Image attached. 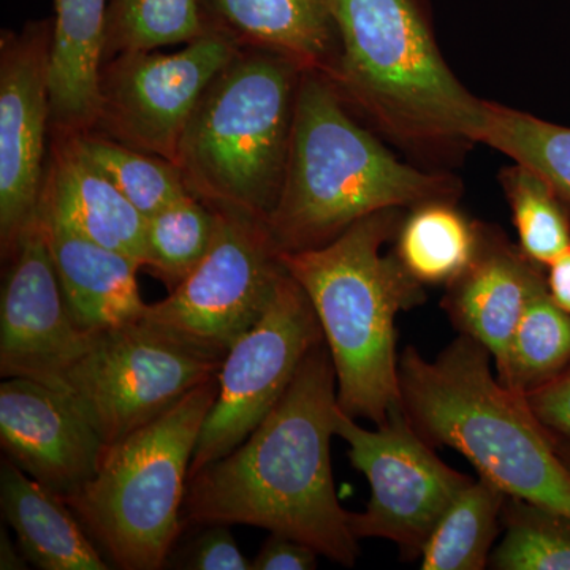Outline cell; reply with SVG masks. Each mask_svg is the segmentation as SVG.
Segmentation results:
<instances>
[{"label": "cell", "instance_id": "6da1fadb", "mask_svg": "<svg viewBox=\"0 0 570 570\" xmlns=\"http://www.w3.org/2000/svg\"><path fill=\"white\" fill-rule=\"evenodd\" d=\"M336 371L325 343L306 356L268 417L187 480L183 527L247 524L287 535L352 568L360 554L333 480Z\"/></svg>", "mask_w": 570, "mask_h": 570}, {"label": "cell", "instance_id": "7a4b0ae2", "mask_svg": "<svg viewBox=\"0 0 570 570\" xmlns=\"http://www.w3.org/2000/svg\"><path fill=\"white\" fill-rule=\"evenodd\" d=\"M341 58L337 92L377 132L428 160L478 138L485 100L450 70L428 0H330Z\"/></svg>", "mask_w": 570, "mask_h": 570}, {"label": "cell", "instance_id": "3957f363", "mask_svg": "<svg viewBox=\"0 0 570 570\" xmlns=\"http://www.w3.org/2000/svg\"><path fill=\"white\" fill-rule=\"evenodd\" d=\"M460 179L397 159L352 116L335 85L303 71L279 200L266 219L281 253L317 249L371 214L459 200Z\"/></svg>", "mask_w": 570, "mask_h": 570}, {"label": "cell", "instance_id": "277c9868", "mask_svg": "<svg viewBox=\"0 0 570 570\" xmlns=\"http://www.w3.org/2000/svg\"><path fill=\"white\" fill-rule=\"evenodd\" d=\"M407 209L371 214L317 249L283 253L288 275L316 309L336 371L337 406L382 425L401 407L396 316L423 305L425 285L409 275L395 250Z\"/></svg>", "mask_w": 570, "mask_h": 570}, {"label": "cell", "instance_id": "5b68a950", "mask_svg": "<svg viewBox=\"0 0 570 570\" xmlns=\"http://www.w3.org/2000/svg\"><path fill=\"white\" fill-rule=\"evenodd\" d=\"M491 355L461 335L434 360L400 355L401 407L433 448L460 452L479 478L570 519V472L527 400L499 382Z\"/></svg>", "mask_w": 570, "mask_h": 570}, {"label": "cell", "instance_id": "8992f818", "mask_svg": "<svg viewBox=\"0 0 570 570\" xmlns=\"http://www.w3.org/2000/svg\"><path fill=\"white\" fill-rule=\"evenodd\" d=\"M303 70L273 51L239 50L187 122L176 165L206 205L268 219L287 171Z\"/></svg>", "mask_w": 570, "mask_h": 570}, {"label": "cell", "instance_id": "52a82bcc", "mask_svg": "<svg viewBox=\"0 0 570 570\" xmlns=\"http://www.w3.org/2000/svg\"><path fill=\"white\" fill-rule=\"evenodd\" d=\"M217 392L216 376L159 419L107 448L94 478L66 499L116 568H165L184 532L190 463Z\"/></svg>", "mask_w": 570, "mask_h": 570}, {"label": "cell", "instance_id": "ba28073f", "mask_svg": "<svg viewBox=\"0 0 570 570\" xmlns=\"http://www.w3.org/2000/svg\"><path fill=\"white\" fill-rule=\"evenodd\" d=\"M223 360L187 346L145 318L91 333L66 393L110 448L216 377Z\"/></svg>", "mask_w": 570, "mask_h": 570}, {"label": "cell", "instance_id": "9c48e42d", "mask_svg": "<svg viewBox=\"0 0 570 570\" xmlns=\"http://www.w3.org/2000/svg\"><path fill=\"white\" fill-rule=\"evenodd\" d=\"M214 209L212 249L178 287L148 305L142 318L187 346L224 360L264 316L287 269L264 219Z\"/></svg>", "mask_w": 570, "mask_h": 570}, {"label": "cell", "instance_id": "30bf717a", "mask_svg": "<svg viewBox=\"0 0 570 570\" xmlns=\"http://www.w3.org/2000/svg\"><path fill=\"white\" fill-rule=\"evenodd\" d=\"M335 436L346 442L352 466L371 487L366 509L348 515L355 538L392 540L407 560L420 558L442 513L474 479L439 459L403 407L376 431L360 426L340 407Z\"/></svg>", "mask_w": 570, "mask_h": 570}, {"label": "cell", "instance_id": "8fae6325", "mask_svg": "<svg viewBox=\"0 0 570 570\" xmlns=\"http://www.w3.org/2000/svg\"><path fill=\"white\" fill-rule=\"evenodd\" d=\"M322 343L316 309L287 272L264 316L224 356L219 392L195 445L189 478L238 448L268 417Z\"/></svg>", "mask_w": 570, "mask_h": 570}, {"label": "cell", "instance_id": "7c38bea8", "mask_svg": "<svg viewBox=\"0 0 570 570\" xmlns=\"http://www.w3.org/2000/svg\"><path fill=\"white\" fill-rule=\"evenodd\" d=\"M239 50L219 33L206 32L174 55L137 51L108 59L92 132L176 164L198 100Z\"/></svg>", "mask_w": 570, "mask_h": 570}, {"label": "cell", "instance_id": "4fadbf2b", "mask_svg": "<svg viewBox=\"0 0 570 570\" xmlns=\"http://www.w3.org/2000/svg\"><path fill=\"white\" fill-rule=\"evenodd\" d=\"M52 20L0 40V250L2 261L39 209L50 134Z\"/></svg>", "mask_w": 570, "mask_h": 570}, {"label": "cell", "instance_id": "5bb4252c", "mask_svg": "<svg viewBox=\"0 0 570 570\" xmlns=\"http://www.w3.org/2000/svg\"><path fill=\"white\" fill-rule=\"evenodd\" d=\"M3 264L0 374L66 392L67 374L88 351L91 333L70 316L39 212Z\"/></svg>", "mask_w": 570, "mask_h": 570}, {"label": "cell", "instance_id": "9a60e30c", "mask_svg": "<svg viewBox=\"0 0 570 570\" xmlns=\"http://www.w3.org/2000/svg\"><path fill=\"white\" fill-rule=\"evenodd\" d=\"M0 444L11 463L62 499L94 478L107 450L69 393L22 377L0 384Z\"/></svg>", "mask_w": 570, "mask_h": 570}, {"label": "cell", "instance_id": "2e32d148", "mask_svg": "<svg viewBox=\"0 0 570 570\" xmlns=\"http://www.w3.org/2000/svg\"><path fill=\"white\" fill-rule=\"evenodd\" d=\"M546 284V268L531 262L497 225L480 223L474 257L445 285L442 309L460 335L502 365L532 295Z\"/></svg>", "mask_w": 570, "mask_h": 570}, {"label": "cell", "instance_id": "e0dca14e", "mask_svg": "<svg viewBox=\"0 0 570 570\" xmlns=\"http://www.w3.org/2000/svg\"><path fill=\"white\" fill-rule=\"evenodd\" d=\"M52 225L145 261L146 219L88 159L75 135L51 137L39 209Z\"/></svg>", "mask_w": 570, "mask_h": 570}, {"label": "cell", "instance_id": "ac0fdd59", "mask_svg": "<svg viewBox=\"0 0 570 570\" xmlns=\"http://www.w3.org/2000/svg\"><path fill=\"white\" fill-rule=\"evenodd\" d=\"M205 31L277 52L335 82L341 41L330 0H198Z\"/></svg>", "mask_w": 570, "mask_h": 570}, {"label": "cell", "instance_id": "d6986e66", "mask_svg": "<svg viewBox=\"0 0 570 570\" xmlns=\"http://www.w3.org/2000/svg\"><path fill=\"white\" fill-rule=\"evenodd\" d=\"M51 137L92 132L100 107L108 0H55Z\"/></svg>", "mask_w": 570, "mask_h": 570}, {"label": "cell", "instance_id": "ffe728a7", "mask_svg": "<svg viewBox=\"0 0 570 570\" xmlns=\"http://www.w3.org/2000/svg\"><path fill=\"white\" fill-rule=\"evenodd\" d=\"M45 224L67 307L81 332H102L145 316L148 305L142 302L137 281L140 262L47 219Z\"/></svg>", "mask_w": 570, "mask_h": 570}, {"label": "cell", "instance_id": "44dd1931", "mask_svg": "<svg viewBox=\"0 0 570 570\" xmlns=\"http://www.w3.org/2000/svg\"><path fill=\"white\" fill-rule=\"evenodd\" d=\"M0 504L22 554L36 568L111 569L66 499L41 487L9 459L0 464Z\"/></svg>", "mask_w": 570, "mask_h": 570}, {"label": "cell", "instance_id": "7402d4cb", "mask_svg": "<svg viewBox=\"0 0 570 570\" xmlns=\"http://www.w3.org/2000/svg\"><path fill=\"white\" fill-rule=\"evenodd\" d=\"M480 220L455 200H431L407 209L395 236V254L422 285H448L463 272L479 245Z\"/></svg>", "mask_w": 570, "mask_h": 570}, {"label": "cell", "instance_id": "603a6c76", "mask_svg": "<svg viewBox=\"0 0 570 570\" xmlns=\"http://www.w3.org/2000/svg\"><path fill=\"white\" fill-rule=\"evenodd\" d=\"M508 494L490 480H472L431 531L422 554L423 570H482L489 568L491 549L502 524Z\"/></svg>", "mask_w": 570, "mask_h": 570}, {"label": "cell", "instance_id": "cb8c5ba5", "mask_svg": "<svg viewBox=\"0 0 570 570\" xmlns=\"http://www.w3.org/2000/svg\"><path fill=\"white\" fill-rule=\"evenodd\" d=\"M569 365L570 316L550 298L543 284L528 303L497 376L504 387L524 396Z\"/></svg>", "mask_w": 570, "mask_h": 570}, {"label": "cell", "instance_id": "d4e9b609", "mask_svg": "<svg viewBox=\"0 0 570 570\" xmlns=\"http://www.w3.org/2000/svg\"><path fill=\"white\" fill-rule=\"evenodd\" d=\"M475 142L538 171L570 206V127L485 100Z\"/></svg>", "mask_w": 570, "mask_h": 570}, {"label": "cell", "instance_id": "484cf974", "mask_svg": "<svg viewBox=\"0 0 570 570\" xmlns=\"http://www.w3.org/2000/svg\"><path fill=\"white\" fill-rule=\"evenodd\" d=\"M216 232V209L186 195L146 219L142 268L171 292L202 264Z\"/></svg>", "mask_w": 570, "mask_h": 570}, {"label": "cell", "instance_id": "4316f807", "mask_svg": "<svg viewBox=\"0 0 570 570\" xmlns=\"http://www.w3.org/2000/svg\"><path fill=\"white\" fill-rule=\"evenodd\" d=\"M512 212L519 246L535 265L546 268L570 249V206L542 175L513 163L499 174Z\"/></svg>", "mask_w": 570, "mask_h": 570}, {"label": "cell", "instance_id": "83f0119b", "mask_svg": "<svg viewBox=\"0 0 570 570\" xmlns=\"http://www.w3.org/2000/svg\"><path fill=\"white\" fill-rule=\"evenodd\" d=\"M75 137L88 159L145 219L190 194L181 168L171 160L137 151L96 132Z\"/></svg>", "mask_w": 570, "mask_h": 570}, {"label": "cell", "instance_id": "f1b7e54d", "mask_svg": "<svg viewBox=\"0 0 570 570\" xmlns=\"http://www.w3.org/2000/svg\"><path fill=\"white\" fill-rule=\"evenodd\" d=\"M204 33L198 0H108L105 62L124 52L189 43Z\"/></svg>", "mask_w": 570, "mask_h": 570}, {"label": "cell", "instance_id": "f546056e", "mask_svg": "<svg viewBox=\"0 0 570 570\" xmlns=\"http://www.w3.org/2000/svg\"><path fill=\"white\" fill-rule=\"evenodd\" d=\"M504 538L490 566L498 570H570V519L524 499L508 497Z\"/></svg>", "mask_w": 570, "mask_h": 570}, {"label": "cell", "instance_id": "4dcf8cb0", "mask_svg": "<svg viewBox=\"0 0 570 570\" xmlns=\"http://www.w3.org/2000/svg\"><path fill=\"white\" fill-rule=\"evenodd\" d=\"M186 543H175L165 568L186 570H253L228 524H202Z\"/></svg>", "mask_w": 570, "mask_h": 570}, {"label": "cell", "instance_id": "1f68e13d", "mask_svg": "<svg viewBox=\"0 0 570 570\" xmlns=\"http://www.w3.org/2000/svg\"><path fill=\"white\" fill-rule=\"evenodd\" d=\"M532 414L551 433L570 439V365L524 395Z\"/></svg>", "mask_w": 570, "mask_h": 570}, {"label": "cell", "instance_id": "d6a6232c", "mask_svg": "<svg viewBox=\"0 0 570 570\" xmlns=\"http://www.w3.org/2000/svg\"><path fill=\"white\" fill-rule=\"evenodd\" d=\"M318 553L313 547L272 532L253 560V570H313Z\"/></svg>", "mask_w": 570, "mask_h": 570}, {"label": "cell", "instance_id": "836d02e7", "mask_svg": "<svg viewBox=\"0 0 570 570\" xmlns=\"http://www.w3.org/2000/svg\"><path fill=\"white\" fill-rule=\"evenodd\" d=\"M550 298L570 316V249L546 266Z\"/></svg>", "mask_w": 570, "mask_h": 570}, {"label": "cell", "instance_id": "e575fe53", "mask_svg": "<svg viewBox=\"0 0 570 570\" xmlns=\"http://www.w3.org/2000/svg\"><path fill=\"white\" fill-rule=\"evenodd\" d=\"M24 554L20 549V546L11 542L9 534L6 532V528L2 527L0 530V569L2 570H11V569H26Z\"/></svg>", "mask_w": 570, "mask_h": 570}, {"label": "cell", "instance_id": "d590c367", "mask_svg": "<svg viewBox=\"0 0 570 570\" xmlns=\"http://www.w3.org/2000/svg\"><path fill=\"white\" fill-rule=\"evenodd\" d=\"M549 431V430H547ZM551 444H553L554 450H557L558 456H560L564 466L568 468L570 472V439L560 436V434L551 433L549 431Z\"/></svg>", "mask_w": 570, "mask_h": 570}]
</instances>
